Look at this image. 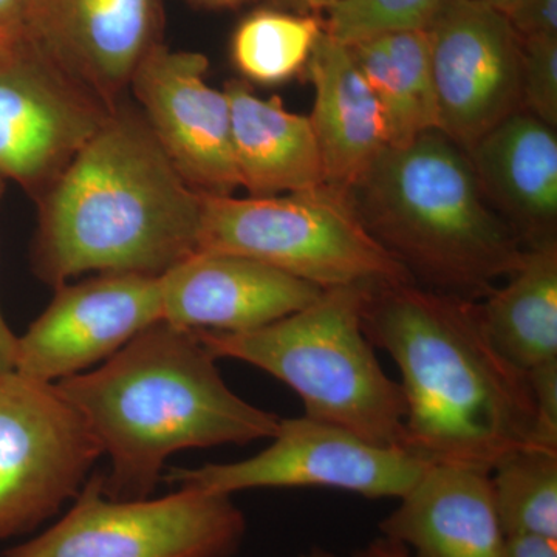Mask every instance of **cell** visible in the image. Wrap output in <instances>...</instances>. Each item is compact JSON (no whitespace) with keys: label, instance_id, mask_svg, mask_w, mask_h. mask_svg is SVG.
<instances>
[{"label":"cell","instance_id":"cell-13","mask_svg":"<svg viewBox=\"0 0 557 557\" xmlns=\"http://www.w3.org/2000/svg\"><path fill=\"white\" fill-rule=\"evenodd\" d=\"M208 58L153 47L135 70L129 91L168 159L201 196H234L240 188L231 143L225 91L207 81Z\"/></svg>","mask_w":557,"mask_h":557},{"label":"cell","instance_id":"cell-14","mask_svg":"<svg viewBox=\"0 0 557 557\" xmlns=\"http://www.w3.org/2000/svg\"><path fill=\"white\" fill-rule=\"evenodd\" d=\"M25 35L109 110L161 44V0H30Z\"/></svg>","mask_w":557,"mask_h":557},{"label":"cell","instance_id":"cell-23","mask_svg":"<svg viewBox=\"0 0 557 557\" xmlns=\"http://www.w3.org/2000/svg\"><path fill=\"white\" fill-rule=\"evenodd\" d=\"M490 475L505 536L530 534L557 541V448L515 450Z\"/></svg>","mask_w":557,"mask_h":557},{"label":"cell","instance_id":"cell-19","mask_svg":"<svg viewBox=\"0 0 557 557\" xmlns=\"http://www.w3.org/2000/svg\"><path fill=\"white\" fill-rule=\"evenodd\" d=\"M230 101L231 143L240 188L274 197L325 185L310 119L278 97H259L244 81L223 87Z\"/></svg>","mask_w":557,"mask_h":557},{"label":"cell","instance_id":"cell-11","mask_svg":"<svg viewBox=\"0 0 557 557\" xmlns=\"http://www.w3.org/2000/svg\"><path fill=\"white\" fill-rule=\"evenodd\" d=\"M426 30L440 131L469 152L522 109V39L502 11L478 0H445Z\"/></svg>","mask_w":557,"mask_h":557},{"label":"cell","instance_id":"cell-28","mask_svg":"<svg viewBox=\"0 0 557 557\" xmlns=\"http://www.w3.org/2000/svg\"><path fill=\"white\" fill-rule=\"evenodd\" d=\"M28 2L30 0H0V36L24 32Z\"/></svg>","mask_w":557,"mask_h":557},{"label":"cell","instance_id":"cell-31","mask_svg":"<svg viewBox=\"0 0 557 557\" xmlns=\"http://www.w3.org/2000/svg\"><path fill=\"white\" fill-rule=\"evenodd\" d=\"M284 9L300 14H313L314 11L329 10L338 0H278Z\"/></svg>","mask_w":557,"mask_h":557},{"label":"cell","instance_id":"cell-26","mask_svg":"<svg viewBox=\"0 0 557 557\" xmlns=\"http://www.w3.org/2000/svg\"><path fill=\"white\" fill-rule=\"evenodd\" d=\"M502 13L520 39L557 36V0H516Z\"/></svg>","mask_w":557,"mask_h":557},{"label":"cell","instance_id":"cell-34","mask_svg":"<svg viewBox=\"0 0 557 557\" xmlns=\"http://www.w3.org/2000/svg\"><path fill=\"white\" fill-rule=\"evenodd\" d=\"M478 2L485 3V5L493 7V9L498 11H505L512 2H516V0H478Z\"/></svg>","mask_w":557,"mask_h":557},{"label":"cell","instance_id":"cell-18","mask_svg":"<svg viewBox=\"0 0 557 557\" xmlns=\"http://www.w3.org/2000/svg\"><path fill=\"white\" fill-rule=\"evenodd\" d=\"M307 73L314 89L309 119L325 185L351 193L388 148L383 110L350 49L325 32Z\"/></svg>","mask_w":557,"mask_h":557},{"label":"cell","instance_id":"cell-35","mask_svg":"<svg viewBox=\"0 0 557 557\" xmlns=\"http://www.w3.org/2000/svg\"><path fill=\"white\" fill-rule=\"evenodd\" d=\"M5 183L7 178L3 177L2 174H0V200H2L3 193H5Z\"/></svg>","mask_w":557,"mask_h":557},{"label":"cell","instance_id":"cell-30","mask_svg":"<svg viewBox=\"0 0 557 557\" xmlns=\"http://www.w3.org/2000/svg\"><path fill=\"white\" fill-rule=\"evenodd\" d=\"M17 336L11 332L2 311H0V372L14 370Z\"/></svg>","mask_w":557,"mask_h":557},{"label":"cell","instance_id":"cell-33","mask_svg":"<svg viewBox=\"0 0 557 557\" xmlns=\"http://www.w3.org/2000/svg\"><path fill=\"white\" fill-rule=\"evenodd\" d=\"M299 557H338L335 555V553L330 552V549L324 547H319V545H314V547H311L309 552L304 553V555H300Z\"/></svg>","mask_w":557,"mask_h":557},{"label":"cell","instance_id":"cell-15","mask_svg":"<svg viewBox=\"0 0 557 557\" xmlns=\"http://www.w3.org/2000/svg\"><path fill=\"white\" fill-rule=\"evenodd\" d=\"M163 321L207 332H249L309 307L324 289L259 260L196 251L160 276Z\"/></svg>","mask_w":557,"mask_h":557},{"label":"cell","instance_id":"cell-9","mask_svg":"<svg viewBox=\"0 0 557 557\" xmlns=\"http://www.w3.org/2000/svg\"><path fill=\"white\" fill-rule=\"evenodd\" d=\"M273 443L234 463L174 468L178 487L228 494L260 487H327L366 498H401L429 467L409 450L376 445L302 416L278 423Z\"/></svg>","mask_w":557,"mask_h":557},{"label":"cell","instance_id":"cell-4","mask_svg":"<svg viewBox=\"0 0 557 557\" xmlns=\"http://www.w3.org/2000/svg\"><path fill=\"white\" fill-rule=\"evenodd\" d=\"M350 194L372 236L432 292L480 302L522 262L467 150L442 131L387 148Z\"/></svg>","mask_w":557,"mask_h":557},{"label":"cell","instance_id":"cell-21","mask_svg":"<svg viewBox=\"0 0 557 557\" xmlns=\"http://www.w3.org/2000/svg\"><path fill=\"white\" fill-rule=\"evenodd\" d=\"M347 47L383 110L388 148L440 131L426 28L383 33Z\"/></svg>","mask_w":557,"mask_h":557},{"label":"cell","instance_id":"cell-10","mask_svg":"<svg viewBox=\"0 0 557 557\" xmlns=\"http://www.w3.org/2000/svg\"><path fill=\"white\" fill-rule=\"evenodd\" d=\"M112 110L24 32L0 36V174L38 200Z\"/></svg>","mask_w":557,"mask_h":557},{"label":"cell","instance_id":"cell-22","mask_svg":"<svg viewBox=\"0 0 557 557\" xmlns=\"http://www.w3.org/2000/svg\"><path fill=\"white\" fill-rule=\"evenodd\" d=\"M322 33L314 14L256 10L234 30L231 60L248 83L278 86L307 69Z\"/></svg>","mask_w":557,"mask_h":557},{"label":"cell","instance_id":"cell-27","mask_svg":"<svg viewBox=\"0 0 557 557\" xmlns=\"http://www.w3.org/2000/svg\"><path fill=\"white\" fill-rule=\"evenodd\" d=\"M504 557H557V541L530 534L508 536Z\"/></svg>","mask_w":557,"mask_h":557},{"label":"cell","instance_id":"cell-12","mask_svg":"<svg viewBox=\"0 0 557 557\" xmlns=\"http://www.w3.org/2000/svg\"><path fill=\"white\" fill-rule=\"evenodd\" d=\"M46 311L17 336L14 370L58 383L106 361L163 321L160 276L100 273L54 288Z\"/></svg>","mask_w":557,"mask_h":557},{"label":"cell","instance_id":"cell-1","mask_svg":"<svg viewBox=\"0 0 557 557\" xmlns=\"http://www.w3.org/2000/svg\"><path fill=\"white\" fill-rule=\"evenodd\" d=\"M362 324L401 375L403 449L491 472L515 450L557 448L542 437L527 373L487 338L478 302L416 282L384 285L370 289Z\"/></svg>","mask_w":557,"mask_h":557},{"label":"cell","instance_id":"cell-7","mask_svg":"<svg viewBox=\"0 0 557 557\" xmlns=\"http://www.w3.org/2000/svg\"><path fill=\"white\" fill-rule=\"evenodd\" d=\"M245 534L247 519L228 494L180 487L115 500L97 472L60 522L2 557H231Z\"/></svg>","mask_w":557,"mask_h":557},{"label":"cell","instance_id":"cell-8","mask_svg":"<svg viewBox=\"0 0 557 557\" xmlns=\"http://www.w3.org/2000/svg\"><path fill=\"white\" fill-rule=\"evenodd\" d=\"M100 457V443L54 384L0 372V541L53 518Z\"/></svg>","mask_w":557,"mask_h":557},{"label":"cell","instance_id":"cell-2","mask_svg":"<svg viewBox=\"0 0 557 557\" xmlns=\"http://www.w3.org/2000/svg\"><path fill=\"white\" fill-rule=\"evenodd\" d=\"M38 203L32 265L53 288L86 273L161 276L199 251L203 196L127 98Z\"/></svg>","mask_w":557,"mask_h":557},{"label":"cell","instance_id":"cell-29","mask_svg":"<svg viewBox=\"0 0 557 557\" xmlns=\"http://www.w3.org/2000/svg\"><path fill=\"white\" fill-rule=\"evenodd\" d=\"M351 557H413L408 548L403 545L395 544L388 539L379 536L372 542L366 544L364 547L358 548Z\"/></svg>","mask_w":557,"mask_h":557},{"label":"cell","instance_id":"cell-17","mask_svg":"<svg viewBox=\"0 0 557 557\" xmlns=\"http://www.w3.org/2000/svg\"><path fill=\"white\" fill-rule=\"evenodd\" d=\"M487 201L523 248L557 240L556 127L520 109L468 152Z\"/></svg>","mask_w":557,"mask_h":557},{"label":"cell","instance_id":"cell-16","mask_svg":"<svg viewBox=\"0 0 557 557\" xmlns=\"http://www.w3.org/2000/svg\"><path fill=\"white\" fill-rule=\"evenodd\" d=\"M398 507L380 522V536L413 557H504L505 536L490 472L429 465Z\"/></svg>","mask_w":557,"mask_h":557},{"label":"cell","instance_id":"cell-3","mask_svg":"<svg viewBox=\"0 0 557 557\" xmlns=\"http://www.w3.org/2000/svg\"><path fill=\"white\" fill-rule=\"evenodd\" d=\"M54 386L109 457L101 485L115 500L150 497L178 450L273 438L281 423L231 391L196 330L166 321Z\"/></svg>","mask_w":557,"mask_h":557},{"label":"cell","instance_id":"cell-20","mask_svg":"<svg viewBox=\"0 0 557 557\" xmlns=\"http://www.w3.org/2000/svg\"><path fill=\"white\" fill-rule=\"evenodd\" d=\"M478 307L487 338L515 368L557 362V240L525 248L507 284Z\"/></svg>","mask_w":557,"mask_h":557},{"label":"cell","instance_id":"cell-32","mask_svg":"<svg viewBox=\"0 0 557 557\" xmlns=\"http://www.w3.org/2000/svg\"><path fill=\"white\" fill-rule=\"evenodd\" d=\"M193 2L201 3L207 7H237L249 0H193Z\"/></svg>","mask_w":557,"mask_h":557},{"label":"cell","instance_id":"cell-6","mask_svg":"<svg viewBox=\"0 0 557 557\" xmlns=\"http://www.w3.org/2000/svg\"><path fill=\"white\" fill-rule=\"evenodd\" d=\"M199 251L259 260L322 289L413 282L372 236L351 194L329 185L274 197L203 196Z\"/></svg>","mask_w":557,"mask_h":557},{"label":"cell","instance_id":"cell-24","mask_svg":"<svg viewBox=\"0 0 557 557\" xmlns=\"http://www.w3.org/2000/svg\"><path fill=\"white\" fill-rule=\"evenodd\" d=\"M445 0H338L324 32L341 44L403 30H424Z\"/></svg>","mask_w":557,"mask_h":557},{"label":"cell","instance_id":"cell-25","mask_svg":"<svg viewBox=\"0 0 557 557\" xmlns=\"http://www.w3.org/2000/svg\"><path fill=\"white\" fill-rule=\"evenodd\" d=\"M522 109L557 126V36L522 39Z\"/></svg>","mask_w":557,"mask_h":557},{"label":"cell","instance_id":"cell-5","mask_svg":"<svg viewBox=\"0 0 557 557\" xmlns=\"http://www.w3.org/2000/svg\"><path fill=\"white\" fill-rule=\"evenodd\" d=\"M368 285L329 288L313 304L249 332H207L212 357L237 359L287 384L304 416L403 448L406 403L362 324Z\"/></svg>","mask_w":557,"mask_h":557}]
</instances>
